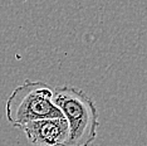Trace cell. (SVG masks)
I'll use <instances>...</instances> for the list:
<instances>
[{"mask_svg": "<svg viewBox=\"0 0 147 146\" xmlns=\"http://www.w3.org/2000/svg\"><path fill=\"white\" fill-rule=\"evenodd\" d=\"M5 115L18 128L32 121L63 117L53 102V89L40 81H25L18 86L5 102Z\"/></svg>", "mask_w": 147, "mask_h": 146, "instance_id": "cell-2", "label": "cell"}, {"mask_svg": "<svg viewBox=\"0 0 147 146\" xmlns=\"http://www.w3.org/2000/svg\"><path fill=\"white\" fill-rule=\"evenodd\" d=\"M53 102L69 126V137L64 146H91L99 125L94 101L82 89L62 86L53 89Z\"/></svg>", "mask_w": 147, "mask_h": 146, "instance_id": "cell-1", "label": "cell"}, {"mask_svg": "<svg viewBox=\"0 0 147 146\" xmlns=\"http://www.w3.org/2000/svg\"><path fill=\"white\" fill-rule=\"evenodd\" d=\"M19 128L35 146H64L69 137V126L64 117L32 121Z\"/></svg>", "mask_w": 147, "mask_h": 146, "instance_id": "cell-3", "label": "cell"}]
</instances>
